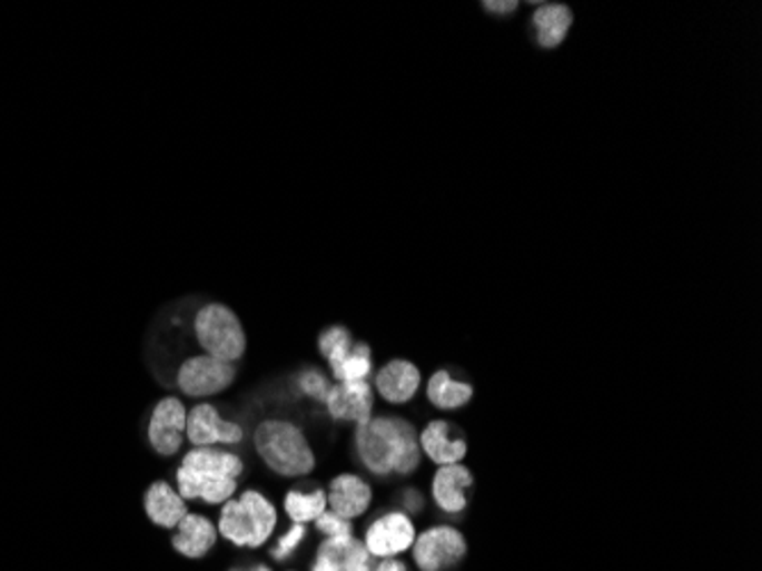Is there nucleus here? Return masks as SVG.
Wrapping results in <instances>:
<instances>
[{
	"label": "nucleus",
	"mask_w": 762,
	"mask_h": 571,
	"mask_svg": "<svg viewBox=\"0 0 762 571\" xmlns=\"http://www.w3.org/2000/svg\"><path fill=\"white\" fill-rule=\"evenodd\" d=\"M304 538H306V529H304L301 523H295L290 531H286V533L279 538V542L275 544V549H273L270 555H273L275 560H288V558L299 549V544L304 542Z\"/></svg>",
	"instance_id": "26"
},
{
	"label": "nucleus",
	"mask_w": 762,
	"mask_h": 571,
	"mask_svg": "<svg viewBox=\"0 0 762 571\" xmlns=\"http://www.w3.org/2000/svg\"><path fill=\"white\" fill-rule=\"evenodd\" d=\"M484 8H486V12H491V14H501V17H505V14H514L516 8H518V3H512V0H507V3H484Z\"/></svg>",
	"instance_id": "27"
},
{
	"label": "nucleus",
	"mask_w": 762,
	"mask_h": 571,
	"mask_svg": "<svg viewBox=\"0 0 762 571\" xmlns=\"http://www.w3.org/2000/svg\"><path fill=\"white\" fill-rule=\"evenodd\" d=\"M356 453L375 475H409L420 464V439L409 421L395 416L370 419L356 430Z\"/></svg>",
	"instance_id": "1"
},
{
	"label": "nucleus",
	"mask_w": 762,
	"mask_h": 571,
	"mask_svg": "<svg viewBox=\"0 0 762 571\" xmlns=\"http://www.w3.org/2000/svg\"><path fill=\"white\" fill-rule=\"evenodd\" d=\"M416 542L414 521L405 512H388L370 523L366 531V549L373 558L386 560L405 553Z\"/></svg>",
	"instance_id": "8"
},
{
	"label": "nucleus",
	"mask_w": 762,
	"mask_h": 571,
	"mask_svg": "<svg viewBox=\"0 0 762 571\" xmlns=\"http://www.w3.org/2000/svg\"><path fill=\"white\" fill-rule=\"evenodd\" d=\"M471 485H473V473L466 466L447 464V466H438L432 482V494H434L436 505L443 512L459 514L468 505L466 490Z\"/></svg>",
	"instance_id": "13"
},
{
	"label": "nucleus",
	"mask_w": 762,
	"mask_h": 571,
	"mask_svg": "<svg viewBox=\"0 0 762 571\" xmlns=\"http://www.w3.org/2000/svg\"><path fill=\"white\" fill-rule=\"evenodd\" d=\"M418 439L425 455L441 466L459 464L466 457V442L462 436H453V425L447 421H432Z\"/></svg>",
	"instance_id": "16"
},
{
	"label": "nucleus",
	"mask_w": 762,
	"mask_h": 571,
	"mask_svg": "<svg viewBox=\"0 0 762 571\" xmlns=\"http://www.w3.org/2000/svg\"><path fill=\"white\" fill-rule=\"evenodd\" d=\"M217 538H219L217 525L208 516L188 512L184 516V521L176 525V533L171 538V544L181 555L199 560V558H204L215 547Z\"/></svg>",
	"instance_id": "14"
},
{
	"label": "nucleus",
	"mask_w": 762,
	"mask_h": 571,
	"mask_svg": "<svg viewBox=\"0 0 762 571\" xmlns=\"http://www.w3.org/2000/svg\"><path fill=\"white\" fill-rule=\"evenodd\" d=\"M325 407L331 419L366 425L373 419V388L366 382H338L329 388Z\"/></svg>",
	"instance_id": "11"
},
{
	"label": "nucleus",
	"mask_w": 762,
	"mask_h": 571,
	"mask_svg": "<svg viewBox=\"0 0 762 571\" xmlns=\"http://www.w3.org/2000/svg\"><path fill=\"white\" fill-rule=\"evenodd\" d=\"M243 471V460L229 451L192 449L176 469V492L186 501L224 505L234 499Z\"/></svg>",
	"instance_id": "2"
},
{
	"label": "nucleus",
	"mask_w": 762,
	"mask_h": 571,
	"mask_svg": "<svg viewBox=\"0 0 762 571\" xmlns=\"http://www.w3.org/2000/svg\"><path fill=\"white\" fill-rule=\"evenodd\" d=\"M277 529V510L260 492L247 490L221 505L217 533L245 549L263 547Z\"/></svg>",
	"instance_id": "3"
},
{
	"label": "nucleus",
	"mask_w": 762,
	"mask_h": 571,
	"mask_svg": "<svg viewBox=\"0 0 762 571\" xmlns=\"http://www.w3.org/2000/svg\"><path fill=\"white\" fill-rule=\"evenodd\" d=\"M318 345H320V353L327 360L331 373L347 360V355L352 353V347H354L352 334L345 327H340V325L325 329L320 341H318Z\"/></svg>",
	"instance_id": "22"
},
{
	"label": "nucleus",
	"mask_w": 762,
	"mask_h": 571,
	"mask_svg": "<svg viewBox=\"0 0 762 571\" xmlns=\"http://www.w3.org/2000/svg\"><path fill=\"white\" fill-rule=\"evenodd\" d=\"M236 366L221 362L210 355H197L181 364L176 375V384L190 398H206V395L221 393L236 382Z\"/></svg>",
	"instance_id": "6"
},
{
	"label": "nucleus",
	"mask_w": 762,
	"mask_h": 571,
	"mask_svg": "<svg viewBox=\"0 0 762 571\" xmlns=\"http://www.w3.org/2000/svg\"><path fill=\"white\" fill-rule=\"evenodd\" d=\"M188 427V410L184 403L169 395L162 398L149 421V444L162 457H171L184 446V436Z\"/></svg>",
	"instance_id": "9"
},
{
	"label": "nucleus",
	"mask_w": 762,
	"mask_h": 571,
	"mask_svg": "<svg viewBox=\"0 0 762 571\" xmlns=\"http://www.w3.org/2000/svg\"><path fill=\"white\" fill-rule=\"evenodd\" d=\"M427 398L438 410H459L473 398V386L453 380L447 371H438L427 384Z\"/></svg>",
	"instance_id": "20"
},
{
	"label": "nucleus",
	"mask_w": 762,
	"mask_h": 571,
	"mask_svg": "<svg viewBox=\"0 0 762 571\" xmlns=\"http://www.w3.org/2000/svg\"><path fill=\"white\" fill-rule=\"evenodd\" d=\"M316 529L327 535L329 540H347L354 535V529H352V521L331 512V510H325L318 519H316Z\"/></svg>",
	"instance_id": "24"
},
{
	"label": "nucleus",
	"mask_w": 762,
	"mask_h": 571,
	"mask_svg": "<svg viewBox=\"0 0 762 571\" xmlns=\"http://www.w3.org/2000/svg\"><path fill=\"white\" fill-rule=\"evenodd\" d=\"M145 510L149 519L160 525V529H176L188 514L186 499L178 494L169 482H154V485L145 494Z\"/></svg>",
	"instance_id": "17"
},
{
	"label": "nucleus",
	"mask_w": 762,
	"mask_h": 571,
	"mask_svg": "<svg viewBox=\"0 0 762 571\" xmlns=\"http://www.w3.org/2000/svg\"><path fill=\"white\" fill-rule=\"evenodd\" d=\"M466 555V540L451 525H436L414 542V560L420 571H447Z\"/></svg>",
	"instance_id": "7"
},
{
	"label": "nucleus",
	"mask_w": 762,
	"mask_h": 571,
	"mask_svg": "<svg viewBox=\"0 0 762 571\" xmlns=\"http://www.w3.org/2000/svg\"><path fill=\"white\" fill-rule=\"evenodd\" d=\"M373 571H409V569H407L405 562H399V560H395V558H386V560H382Z\"/></svg>",
	"instance_id": "28"
},
{
	"label": "nucleus",
	"mask_w": 762,
	"mask_h": 571,
	"mask_svg": "<svg viewBox=\"0 0 762 571\" xmlns=\"http://www.w3.org/2000/svg\"><path fill=\"white\" fill-rule=\"evenodd\" d=\"M320 555L334 562L336 571H373V555L366 544L354 538L347 540H325L318 549Z\"/></svg>",
	"instance_id": "19"
},
{
	"label": "nucleus",
	"mask_w": 762,
	"mask_h": 571,
	"mask_svg": "<svg viewBox=\"0 0 762 571\" xmlns=\"http://www.w3.org/2000/svg\"><path fill=\"white\" fill-rule=\"evenodd\" d=\"M297 382H299V388H301L306 395H310L313 401H320V403H325L327 393H329V388H331L329 380H327L320 371H316V368H313V371H304V373L299 375Z\"/></svg>",
	"instance_id": "25"
},
{
	"label": "nucleus",
	"mask_w": 762,
	"mask_h": 571,
	"mask_svg": "<svg viewBox=\"0 0 762 571\" xmlns=\"http://www.w3.org/2000/svg\"><path fill=\"white\" fill-rule=\"evenodd\" d=\"M254 446L267 466L286 478L306 475L316 466L308 439L288 421H263L254 432Z\"/></svg>",
	"instance_id": "4"
},
{
	"label": "nucleus",
	"mask_w": 762,
	"mask_h": 571,
	"mask_svg": "<svg viewBox=\"0 0 762 571\" xmlns=\"http://www.w3.org/2000/svg\"><path fill=\"white\" fill-rule=\"evenodd\" d=\"M373 373V355L366 343H358L352 347L347 360L334 371V377L338 382H366Z\"/></svg>",
	"instance_id": "23"
},
{
	"label": "nucleus",
	"mask_w": 762,
	"mask_h": 571,
	"mask_svg": "<svg viewBox=\"0 0 762 571\" xmlns=\"http://www.w3.org/2000/svg\"><path fill=\"white\" fill-rule=\"evenodd\" d=\"M373 501V490L364 478H358L354 473H343L331 480L329 494H327V505L331 512L345 516V519H356L366 514Z\"/></svg>",
	"instance_id": "12"
},
{
	"label": "nucleus",
	"mask_w": 762,
	"mask_h": 571,
	"mask_svg": "<svg viewBox=\"0 0 762 571\" xmlns=\"http://www.w3.org/2000/svg\"><path fill=\"white\" fill-rule=\"evenodd\" d=\"M186 436L195 449H212L217 444L231 446L243 442V427L221 419V414L212 405H197L192 407V412H188Z\"/></svg>",
	"instance_id": "10"
},
{
	"label": "nucleus",
	"mask_w": 762,
	"mask_h": 571,
	"mask_svg": "<svg viewBox=\"0 0 762 571\" xmlns=\"http://www.w3.org/2000/svg\"><path fill=\"white\" fill-rule=\"evenodd\" d=\"M327 510V492L313 490V492H288L286 496V512L295 523H308L316 521Z\"/></svg>",
	"instance_id": "21"
},
{
	"label": "nucleus",
	"mask_w": 762,
	"mask_h": 571,
	"mask_svg": "<svg viewBox=\"0 0 762 571\" xmlns=\"http://www.w3.org/2000/svg\"><path fill=\"white\" fill-rule=\"evenodd\" d=\"M405 503H407V508L412 510V512H420L423 510V494H416V492H407L405 494Z\"/></svg>",
	"instance_id": "29"
},
{
	"label": "nucleus",
	"mask_w": 762,
	"mask_h": 571,
	"mask_svg": "<svg viewBox=\"0 0 762 571\" xmlns=\"http://www.w3.org/2000/svg\"><path fill=\"white\" fill-rule=\"evenodd\" d=\"M573 23V14L566 6H542L532 17V26L536 32V41L544 49H557L560 43L566 39L568 30Z\"/></svg>",
	"instance_id": "18"
},
{
	"label": "nucleus",
	"mask_w": 762,
	"mask_h": 571,
	"mask_svg": "<svg viewBox=\"0 0 762 571\" xmlns=\"http://www.w3.org/2000/svg\"><path fill=\"white\" fill-rule=\"evenodd\" d=\"M234 571H240V569H234ZM251 571H270V569H267L265 564H258V567H254Z\"/></svg>",
	"instance_id": "30"
},
{
	"label": "nucleus",
	"mask_w": 762,
	"mask_h": 571,
	"mask_svg": "<svg viewBox=\"0 0 762 571\" xmlns=\"http://www.w3.org/2000/svg\"><path fill=\"white\" fill-rule=\"evenodd\" d=\"M377 391L393 405L409 403L420 388V371L405 360H393L377 373Z\"/></svg>",
	"instance_id": "15"
},
{
	"label": "nucleus",
	"mask_w": 762,
	"mask_h": 571,
	"mask_svg": "<svg viewBox=\"0 0 762 571\" xmlns=\"http://www.w3.org/2000/svg\"><path fill=\"white\" fill-rule=\"evenodd\" d=\"M195 336L210 357L236 364L247 350V336L240 318L224 304H206L195 316Z\"/></svg>",
	"instance_id": "5"
}]
</instances>
